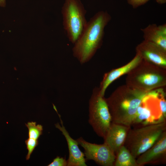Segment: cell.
Wrapping results in <instances>:
<instances>
[{
	"label": "cell",
	"mask_w": 166,
	"mask_h": 166,
	"mask_svg": "<svg viewBox=\"0 0 166 166\" xmlns=\"http://www.w3.org/2000/svg\"><path fill=\"white\" fill-rule=\"evenodd\" d=\"M128 90L116 91L105 99L112 122L131 127L138 107L149 91L137 89Z\"/></svg>",
	"instance_id": "2"
},
{
	"label": "cell",
	"mask_w": 166,
	"mask_h": 166,
	"mask_svg": "<svg viewBox=\"0 0 166 166\" xmlns=\"http://www.w3.org/2000/svg\"><path fill=\"white\" fill-rule=\"evenodd\" d=\"M166 131V121L132 128L131 127L124 145L136 159L151 148Z\"/></svg>",
	"instance_id": "3"
},
{
	"label": "cell",
	"mask_w": 166,
	"mask_h": 166,
	"mask_svg": "<svg viewBox=\"0 0 166 166\" xmlns=\"http://www.w3.org/2000/svg\"><path fill=\"white\" fill-rule=\"evenodd\" d=\"M6 6L5 0H0V6L4 7Z\"/></svg>",
	"instance_id": "20"
},
{
	"label": "cell",
	"mask_w": 166,
	"mask_h": 166,
	"mask_svg": "<svg viewBox=\"0 0 166 166\" xmlns=\"http://www.w3.org/2000/svg\"><path fill=\"white\" fill-rule=\"evenodd\" d=\"M156 1L160 3H163L166 2V0H156Z\"/></svg>",
	"instance_id": "21"
},
{
	"label": "cell",
	"mask_w": 166,
	"mask_h": 166,
	"mask_svg": "<svg viewBox=\"0 0 166 166\" xmlns=\"http://www.w3.org/2000/svg\"><path fill=\"white\" fill-rule=\"evenodd\" d=\"M25 143L28 151L26 158V160H28L35 148L38 145V140L29 137L26 140Z\"/></svg>",
	"instance_id": "17"
},
{
	"label": "cell",
	"mask_w": 166,
	"mask_h": 166,
	"mask_svg": "<svg viewBox=\"0 0 166 166\" xmlns=\"http://www.w3.org/2000/svg\"><path fill=\"white\" fill-rule=\"evenodd\" d=\"M25 124L28 130L29 137L38 140L42 134V126L37 124L36 122L33 121L29 122Z\"/></svg>",
	"instance_id": "16"
},
{
	"label": "cell",
	"mask_w": 166,
	"mask_h": 166,
	"mask_svg": "<svg viewBox=\"0 0 166 166\" xmlns=\"http://www.w3.org/2000/svg\"><path fill=\"white\" fill-rule=\"evenodd\" d=\"M166 121L159 99L153 91H149L138 107L131 127H140Z\"/></svg>",
	"instance_id": "6"
},
{
	"label": "cell",
	"mask_w": 166,
	"mask_h": 166,
	"mask_svg": "<svg viewBox=\"0 0 166 166\" xmlns=\"http://www.w3.org/2000/svg\"><path fill=\"white\" fill-rule=\"evenodd\" d=\"M67 161L65 158L57 156L48 166H67Z\"/></svg>",
	"instance_id": "18"
},
{
	"label": "cell",
	"mask_w": 166,
	"mask_h": 166,
	"mask_svg": "<svg viewBox=\"0 0 166 166\" xmlns=\"http://www.w3.org/2000/svg\"><path fill=\"white\" fill-rule=\"evenodd\" d=\"M142 57L138 54L129 63L120 68L112 70L105 74L101 84L100 94L104 96L105 90L109 85L115 80L135 68L140 63Z\"/></svg>",
	"instance_id": "12"
},
{
	"label": "cell",
	"mask_w": 166,
	"mask_h": 166,
	"mask_svg": "<svg viewBox=\"0 0 166 166\" xmlns=\"http://www.w3.org/2000/svg\"><path fill=\"white\" fill-rule=\"evenodd\" d=\"M89 122L99 136L105 137L112 123L109 109L100 89H94L89 102Z\"/></svg>",
	"instance_id": "5"
},
{
	"label": "cell",
	"mask_w": 166,
	"mask_h": 166,
	"mask_svg": "<svg viewBox=\"0 0 166 166\" xmlns=\"http://www.w3.org/2000/svg\"><path fill=\"white\" fill-rule=\"evenodd\" d=\"M149 0H128V2L133 7H136L143 4Z\"/></svg>",
	"instance_id": "19"
},
{
	"label": "cell",
	"mask_w": 166,
	"mask_h": 166,
	"mask_svg": "<svg viewBox=\"0 0 166 166\" xmlns=\"http://www.w3.org/2000/svg\"><path fill=\"white\" fill-rule=\"evenodd\" d=\"M86 11L80 0H65L62 7L63 25L69 41L74 44L87 25Z\"/></svg>",
	"instance_id": "4"
},
{
	"label": "cell",
	"mask_w": 166,
	"mask_h": 166,
	"mask_svg": "<svg viewBox=\"0 0 166 166\" xmlns=\"http://www.w3.org/2000/svg\"><path fill=\"white\" fill-rule=\"evenodd\" d=\"M110 18L106 12L101 11L96 13L87 22L73 48V56L81 64L89 61L100 47L105 27Z\"/></svg>",
	"instance_id": "1"
},
{
	"label": "cell",
	"mask_w": 166,
	"mask_h": 166,
	"mask_svg": "<svg viewBox=\"0 0 166 166\" xmlns=\"http://www.w3.org/2000/svg\"><path fill=\"white\" fill-rule=\"evenodd\" d=\"M54 109L58 115L61 124L60 125L57 123L55 124V126L62 132L66 140L68 146L69 156L67 160V166H86L84 153L79 149L78 142L70 136L63 125L61 116L58 113L56 107Z\"/></svg>",
	"instance_id": "9"
},
{
	"label": "cell",
	"mask_w": 166,
	"mask_h": 166,
	"mask_svg": "<svg viewBox=\"0 0 166 166\" xmlns=\"http://www.w3.org/2000/svg\"><path fill=\"white\" fill-rule=\"evenodd\" d=\"M139 166L146 164H165L166 162V131L154 144L137 158Z\"/></svg>",
	"instance_id": "8"
},
{
	"label": "cell",
	"mask_w": 166,
	"mask_h": 166,
	"mask_svg": "<svg viewBox=\"0 0 166 166\" xmlns=\"http://www.w3.org/2000/svg\"><path fill=\"white\" fill-rule=\"evenodd\" d=\"M77 140L84 150L85 159L93 160L101 166H114L115 155L106 144L91 143L82 137L78 138Z\"/></svg>",
	"instance_id": "7"
},
{
	"label": "cell",
	"mask_w": 166,
	"mask_h": 166,
	"mask_svg": "<svg viewBox=\"0 0 166 166\" xmlns=\"http://www.w3.org/2000/svg\"><path fill=\"white\" fill-rule=\"evenodd\" d=\"M144 34L147 40L166 50V27L165 26L158 27L150 26L145 30Z\"/></svg>",
	"instance_id": "14"
},
{
	"label": "cell",
	"mask_w": 166,
	"mask_h": 166,
	"mask_svg": "<svg viewBox=\"0 0 166 166\" xmlns=\"http://www.w3.org/2000/svg\"><path fill=\"white\" fill-rule=\"evenodd\" d=\"M135 79L138 85L147 91L162 85L165 83L163 76L156 71H144L137 75Z\"/></svg>",
	"instance_id": "13"
},
{
	"label": "cell",
	"mask_w": 166,
	"mask_h": 166,
	"mask_svg": "<svg viewBox=\"0 0 166 166\" xmlns=\"http://www.w3.org/2000/svg\"><path fill=\"white\" fill-rule=\"evenodd\" d=\"M131 127L111 123L104 138L106 144L116 155L119 149L124 145Z\"/></svg>",
	"instance_id": "10"
},
{
	"label": "cell",
	"mask_w": 166,
	"mask_h": 166,
	"mask_svg": "<svg viewBox=\"0 0 166 166\" xmlns=\"http://www.w3.org/2000/svg\"><path fill=\"white\" fill-rule=\"evenodd\" d=\"M114 166H139L136 159L124 145L116 154Z\"/></svg>",
	"instance_id": "15"
},
{
	"label": "cell",
	"mask_w": 166,
	"mask_h": 166,
	"mask_svg": "<svg viewBox=\"0 0 166 166\" xmlns=\"http://www.w3.org/2000/svg\"><path fill=\"white\" fill-rule=\"evenodd\" d=\"M139 54L141 57L158 66H166L165 51L155 44L148 41L141 44L139 46Z\"/></svg>",
	"instance_id": "11"
}]
</instances>
